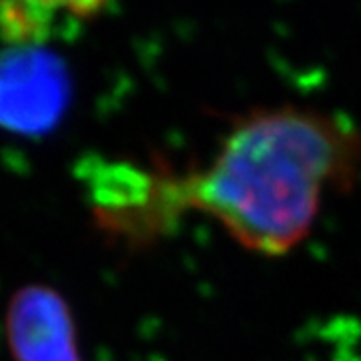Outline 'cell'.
<instances>
[{"label": "cell", "instance_id": "3957f363", "mask_svg": "<svg viewBox=\"0 0 361 361\" xmlns=\"http://www.w3.org/2000/svg\"><path fill=\"white\" fill-rule=\"evenodd\" d=\"M6 336L14 361H82L66 301L44 285H26L8 305Z\"/></svg>", "mask_w": 361, "mask_h": 361}, {"label": "cell", "instance_id": "7a4b0ae2", "mask_svg": "<svg viewBox=\"0 0 361 361\" xmlns=\"http://www.w3.org/2000/svg\"><path fill=\"white\" fill-rule=\"evenodd\" d=\"M71 80L65 65L40 47L0 52V129L20 137L51 133L65 116Z\"/></svg>", "mask_w": 361, "mask_h": 361}, {"label": "cell", "instance_id": "277c9868", "mask_svg": "<svg viewBox=\"0 0 361 361\" xmlns=\"http://www.w3.org/2000/svg\"><path fill=\"white\" fill-rule=\"evenodd\" d=\"M111 0H0V37L8 47H40L59 18L92 20Z\"/></svg>", "mask_w": 361, "mask_h": 361}, {"label": "cell", "instance_id": "6da1fadb", "mask_svg": "<svg viewBox=\"0 0 361 361\" xmlns=\"http://www.w3.org/2000/svg\"><path fill=\"white\" fill-rule=\"evenodd\" d=\"M361 130L310 106L255 109L231 125L201 169L103 165L90 203L104 233L147 245L197 211L247 251L283 257L310 237L325 197L355 185Z\"/></svg>", "mask_w": 361, "mask_h": 361}]
</instances>
